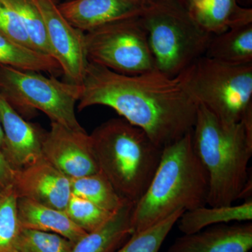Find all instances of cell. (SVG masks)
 Returning <instances> with one entry per match:
<instances>
[{"mask_svg": "<svg viewBox=\"0 0 252 252\" xmlns=\"http://www.w3.org/2000/svg\"><path fill=\"white\" fill-rule=\"evenodd\" d=\"M79 111L95 105L116 111L163 149L191 132L199 105L180 75L157 69L126 75L89 62L80 84Z\"/></svg>", "mask_w": 252, "mask_h": 252, "instance_id": "cell-1", "label": "cell"}, {"mask_svg": "<svg viewBox=\"0 0 252 252\" xmlns=\"http://www.w3.org/2000/svg\"><path fill=\"white\" fill-rule=\"evenodd\" d=\"M191 133L194 150L208 176L207 205L230 206L240 199L252 200V119L225 124L199 106Z\"/></svg>", "mask_w": 252, "mask_h": 252, "instance_id": "cell-2", "label": "cell"}, {"mask_svg": "<svg viewBox=\"0 0 252 252\" xmlns=\"http://www.w3.org/2000/svg\"><path fill=\"white\" fill-rule=\"evenodd\" d=\"M191 132L162 149L153 179L132 210L133 233L180 210L189 211L207 205L208 176L194 150Z\"/></svg>", "mask_w": 252, "mask_h": 252, "instance_id": "cell-3", "label": "cell"}, {"mask_svg": "<svg viewBox=\"0 0 252 252\" xmlns=\"http://www.w3.org/2000/svg\"><path fill=\"white\" fill-rule=\"evenodd\" d=\"M90 136L99 171L122 198L137 203L157 171L162 148L124 118L103 123Z\"/></svg>", "mask_w": 252, "mask_h": 252, "instance_id": "cell-4", "label": "cell"}, {"mask_svg": "<svg viewBox=\"0 0 252 252\" xmlns=\"http://www.w3.org/2000/svg\"><path fill=\"white\" fill-rule=\"evenodd\" d=\"M156 69L175 77L202 57L212 36L182 0H149L141 15Z\"/></svg>", "mask_w": 252, "mask_h": 252, "instance_id": "cell-5", "label": "cell"}, {"mask_svg": "<svg viewBox=\"0 0 252 252\" xmlns=\"http://www.w3.org/2000/svg\"><path fill=\"white\" fill-rule=\"evenodd\" d=\"M199 106L225 124L252 118V63L231 64L203 56L180 74Z\"/></svg>", "mask_w": 252, "mask_h": 252, "instance_id": "cell-6", "label": "cell"}, {"mask_svg": "<svg viewBox=\"0 0 252 252\" xmlns=\"http://www.w3.org/2000/svg\"><path fill=\"white\" fill-rule=\"evenodd\" d=\"M80 86L41 72L0 65V94L20 114L31 117L41 111L67 128L84 130L75 113Z\"/></svg>", "mask_w": 252, "mask_h": 252, "instance_id": "cell-7", "label": "cell"}, {"mask_svg": "<svg viewBox=\"0 0 252 252\" xmlns=\"http://www.w3.org/2000/svg\"><path fill=\"white\" fill-rule=\"evenodd\" d=\"M85 44L89 62L119 74L137 75L157 69L140 16L85 33Z\"/></svg>", "mask_w": 252, "mask_h": 252, "instance_id": "cell-8", "label": "cell"}, {"mask_svg": "<svg viewBox=\"0 0 252 252\" xmlns=\"http://www.w3.org/2000/svg\"><path fill=\"white\" fill-rule=\"evenodd\" d=\"M35 1L44 18L53 58L59 63L67 82L80 85L89 63L85 33L68 22L53 0Z\"/></svg>", "mask_w": 252, "mask_h": 252, "instance_id": "cell-9", "label": "cell"}, {"mask_svg": "<svg viewBox=\"0 0 252 252\" xmlns=\"http://www.w3.org/2000/svg\"><path fill=\"white\" fill-rule=\"evenodd\" d=\"M43 158L69 180L99 171L90 135L51 122L42 141Z\"/></svg>", "mask_w": 252, "mask_h": 252, "instance_id": "cell-10", "label": "cell"}, {"mask_svg": "<svg viewBox=\"0 0 252 252\" xmlns=\"http://www.w3.org/2000/svg\"><path fill=\"white\" fill-rule=\"evenodd\" d=\"M13 192L17 198H27L65 211L70 198V180L43 159L16 170Z\"/></svg>", "mask_w": 252, "mask_h": 252, "instance_id": "cell-11", "label": "cell"}, {"mask_svg": "<svg viewBox=\"0 0 252 252\" xmlns=\"http://www.w3.org/2000/svg\"><path fill=\"white\" fill-rule=\"evenodd\" d=\"M0 122L4 134L2 152L15 170H21L43 160L44 133L28 122L0 94Z\"/></svg>", "mask_w": 252, "mask_h": 252, "instance_id": "cell-12", "label": "cell"}, {"mask_svg": "<svg viewBox=\"0 0 252 252\" xmlns=\"http://www.w3.org/2000/svg\"><path fill=\"white\" fill-rule=\"evenodd\" d=\"M149 0H68L58 4L60 12L84 33L109 23L139 17Z\"/></svg>", "mask_w": 252, "mask_h": 252, "instance_id": "cell-13", "label": "cell"}, {"mask_svg": "<svg viewBox=\"0 0 252 252\" xmlns=\"http://www.w3.org/2000/svg\"><path fill=\"white\" fill-rule=\"evenodd\" d=\"M252 223H220L176 239L165 252H250Z\"/></svg>", "mask_w": 252, "mask_h": 252, "instance_id": "cell-14", "label": "cell"}, {"mask_svg": "<svg viewBox=\"0 0 252 252\" xmlns=\"http://www.w3.org/2000/svg\"><path fill=\"white\" fill-rule=\"evenodd\" d=\"M16 212L21 228L56 233L77 243L88 233L69 219L65 211L27 198H17Z\"/></svg>", "mask_w": 252, "mask_h": 252, "instance_id": "cell-15", "label": "cell"}, {"mask_svg": "<svg viewBox=\"0 0 252 252\" xmlns=\"http://www.w3.org/2000/svg\"><path fill=\"white\" fill-rule=\"evenodd\" d=\"M135 204L126 203L102 227L74 243L71 252H115L133 233L131 215Z\"/></svg>", "mask_w": 252, "mask_h": 252, "instance_id": "cell-16", "label": "cell"}, {"mask_svg": "<svg viewBox=\"0 0 252 252\" xmlns=\"http://www.w3.org/2000/svg\"><path fill=\"white\" fill-rule=\"evenodd\" d=\"M193 18L212 35L252 23V9L238 0H202L190 10Z\"/></svg>", "mask_w": 252, "mask_h": 252, "instance_id": "cell-17", "label": "cell"}, {"mask_svg": "<svg viewBox=\"0 0 252 252\" xmlns=\"http://www.w3.org/2000/svg\"><path fill=\"white\" fill-rule=\"evenodd\" d=\"M252 220V200L230 206L198 207L186 211L179 219V229L190 234L212 225L232 222H248Z\"/></svg>", "mask_w": 252, "mask_h": 252, "instance_id": "cell-18", "label": "cell"}, {"mask_svg": "<svg viewBox=\"0 0 252 252\" xmlns=\"http://www.w3.org/2000/svg\"><path fill=\"white\" fill-rule=\"evenodd\" d=\"M204 56L231 64L252 63V23L212 36Z\"/></svg>", "mask_w": 252, "mask_h": 252, "instance_id": "cell-19", "label": "cell"}, {"mask_svg": "<svg viewBox=\"0 0 252 252\" xmlns=\"http://www.w3.org/2000/svg\"><path fill=\"white\" fill-rule=\"evenodd\" d=\"M0 65L50 74L63 73L59 63L54 58L21 45L1 34H0Z\"/></svg>", "mask_w": 252, "mask_h": 252, "instance_id": "cell-20", "label": "cell"}, {"mask_svg": "<svg viewBox=\"0 0 252 252\" xmlns=\"http://www.w3.org/2000/svg\"><path fill=\"white\" fill-rule=\"evenodd\" d=\"M71 193L115 213L127 202L122 198L100 171L70 180Z\"/></svg>", "mask_w": 252, "mask_h": 252, "instance_id": "cell-21", "label": "cell"}, {"mask_svg": "<svg viewBox=\"0 0 252 252\" xmlns=\"http://www.w3.org/2000/svg\"><path fill=\"white\" fill-rule=\"evenodd\" d=\"M9 1L21 18L34 49L53 57L44 18L35 0H9Z\"/></svg>", "mask_w": 252, "mask_h": 252, "instance_id": "cell-22", "label": "cell"}, {"mask_svg": "<svg viewBox=\"0 0 252 252\" xmlns=\"http://www.w3.org/2000/svg\"><path fill=\"white\" fill-rule=\"evenodd\" d=\"M184 212L182 210L175 212L147 229L132 233L115 252H159L162 243Z\"/></svg>", "mask_w": 252, "mask_h": 252, "instance_id": "cell-23", "label": "cell"}, {"mask_svg": "<svg viewBox=\"0 0 252 252\" xmlns=\"http://www.w3.org/2000/svg\"><path fill=\"white\" fill-rule=\"evenodd\" d=\"M65 212L69 219L86 233L98 229L115 214L72 194L68 202Z\"/></svg>", "mask_w": 252, "mask_h": 252, "instance_id": "cell-24", "label": "cell"}, {"mask_svg": "<svg viewBox=\"0 0 252 252\" xmlns=\"http://www.w3.org/2000/svg\"><path fill=\"white\" fill-rule=\"evenodd\" d=\"M74 243L56 233L21 228V252H71Z\"/></svg>", "mask_w": 252, "mask_h": 252, "instance_id": "cell-25", "label": "cell"}, {"mask_svg": "<svg viewBox=\"0 0 252 252\" xmlns=\"http://www.w3.org/2000/svg\"><path fill=\"white\" fill-rule=\"evenodd\" d=\"M17 198L14 192L6 195L0 205V252H21V225L16 212Z\"/></svg>", "mask_w": 252, "mask_h": 252, "instance_id": "cell-26", "label": "cell"}, {"mask_svg": "<svg viewBox=\"0 0 252 252\" xmlns=\"http://www.w3.org/2000/svg\"><path fill=\"white\" fill-rule=\"evenodd\" d=\"M0 34L21 45L34 49L21 18L9 0H0Z\"/></svg>", "mask_w": 252, "mask_h": 252, "instance_id": "cell-27", "label": "cell"}, {"mask_svg": "<svg viewBox=\"0 0 252 252\" xmlns=\"http://www.w3.org/2000/svg\"><path fill=\"white\" fill-rule=\"evenodd\" d=\"M15 172L16 170L0 148V191L6 194L13 191Z\"/></svg>", "mask_w": 252, "mask_h": 252, "instance_id": "cell-28", "label": "cell"}, {"mask_svg": "<svg viewBox=\"0 0 252 252\" xmlns=\"http://www.w3.org/2000/svg\"><path fill=\"white\" fill-rule=\"evenodd\" d=\"M189 9L191 10L193 9L194 6H196L197 4H199L202 0H182Z\"/></svg>", "mask_w": 252, "mask_h": 252, "instance_id": "cell-29", "label": "cell"}, {"mask_svg": "<svg viewBox=\"0 0 252 252\" xmlns=\"http://www.w3.org/2000/svg\"><path fill=\"white\" fill-rule=\"evenodd\" d=\"M4 147V134H3L2 127H1V122H0V148L2 150Z\"/></svg>", "mask_w": 252, "mask_h": 252, "instance_id": "cell-30", "label": "cell"}, {"mask_svg": "<svg viewBox=\"0 0 252 252\" xmlns=\"http://www.w3.org/2000/svg\"><path fill=\"white\" fill-rule=\"evenodd\" d=\"M239 4L241 6H245V7H248L249 5H251L252 0H238Z\"/></svg>", "mask_w": 252, "mask_h": 252, "instance_id": "cell-31", "label": "cell"}, {"mask_svg": "<svg viewBox=\"0 0 252 252\" xmlns=\"http://www.w3.org/2000/svg\"><path fill=\"white\" fill-rule=\"evenodd\" d=\"M8 194H9V193H8ZM8 194L4 193H2V192L0 191V205H1V203H2L3 200H4V198H6V195H8Z\"/></svg>", "mask_w": 252, "mask_h": 252, "instance_id": "cell-32", "label": "cell"}, {"mask_svg": "<svg viewBox=\"0 0 252 252\" xmlns=\"http://www.w3.org/2000/svg\"><path fill=\"white\" fill-rule=\"evenodd\" d=\"M53 1H55L56 3H57V4H59V0H53Z\"/></svg>", "mask_w": 252, "mask_h": 252, "instance_id": "cell-33", "label": "cell"}]
</instances>
